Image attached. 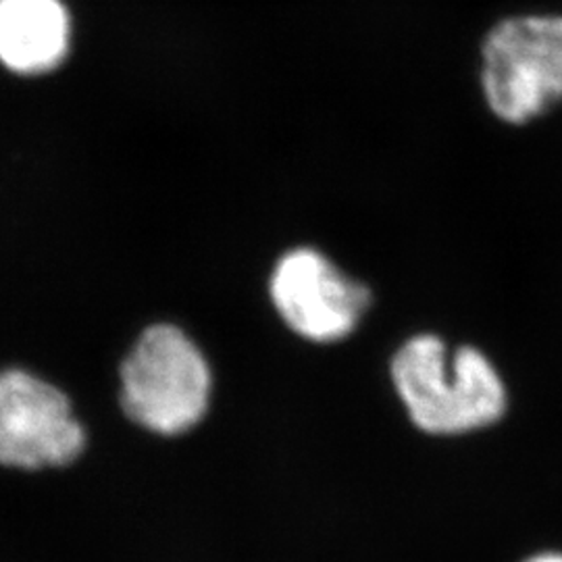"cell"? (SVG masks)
<instances>
[{
  "label": "cell",
  "instance_id": "cell-6",
  "mask_svg": "<svg viewBox=\"0 0 562 562\" xmlns=\"http://www.w3.org/2000/svg\"><path fill=\"white\" fill-rule=\"evenodd\" d=\"M69 48V15L59 0H0V63L21 76L55 69Z\"/></svg>",
  "mask_w": 562,
  "mask_h": 562
},
{
  "label": "cell",
  "instance_id": "cell-3",
  "mask_svg": "<svg viewBox=\"0 0 562 562\" xmlns=\"http://www.w3.org/2000/svg\"><path fill=\"white\" fill-rule=\"evenodd\" d=\"M88 429L67 392L27 367L0 369V467L65 469L88 450Z\"/></svg>",
  "mask_w": 562,
  "mask_h": 562
},
{
  "label": "cell",
  "instance_id": "cell-5",
  "mask_svg": "<svg viewBox=\"0 0 562 562\" xmlns=\"http://www.w3.org/2000/svg\"><path fill=\"white\" fill-rule=\"evenodd\" d=\"M267 296L280 322L311 344L346 340L371 304L369 288L313 246L281 255L269 271Z\"/></svg>",
  "mask_w": 562,
  "mask_h": 562
},
{
  "label": "cell",
  "instance_id": "cell-2",
  "mask_svg": "<svg viewBox=\"0 0 562 562\" xmlns=\"http://www.w3.org/2000/svg\"><path fill=\"white\" fill-rule=\"evenodd\" d=\"M392 380L413 423L427 434H462L498 422L506 408L503 380L475 348L452 359L436 336L406 341L392 361Z\"/></svg>",
  "mask_w": 562,
  "mask_h": 562
},
{
  "label": "cell",
  "instance_id": "cell-4",
  "mask_svg": "<svg viewBox=\"0 0 562 562\" xmlns=\"http://www.w3.org/2000/svg\"><path fill=\"white\" fill-rule=\"evenodd\" d=\"M483 92L496 117L521 125L562 101V18H510L483 42Z\"/></svg>",
  "mask_w": 562,
  "mask_h": 562
},
{
  "label": "cell",
  "instance_id": "cell-7",
  "mask_svg": "<svg viewBox=\"0 0 562 562\" xmlns=\"http://www.w3.org/2000/svg\"><path fill=\"white\" fill-rule=\"evenodd\" d=\"M529 562H562V554H542V557H536Z\"/></svg>",
  "mask_w": 562,
  "mask_h": 562
},
{
  "label": "cell",
  "instance_id": "cell-1",
  "mask_svg": "<svg viewBox=\"0 0 562 562\" xmlns=\"http://www.w3.org/2000/svg\"><path fill=\"white\" fill-rule=\"evenodd\" d=\"M215 373L204 348L181 325L150 323L117 371V401L127 422L157 438H181L213 406Z\"/></svg>",
  "mask_w": 562,
  "mask_h": 562
}]
</instances>
